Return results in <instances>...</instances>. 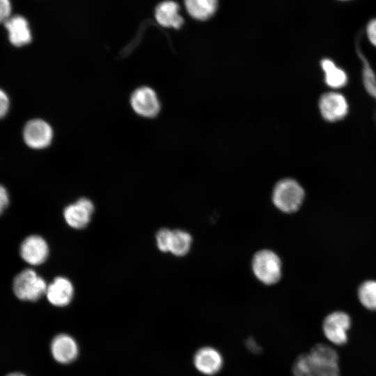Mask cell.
<instances>
[{
  "mask_svg": "<svg viewBox=\"0 0 376 376\" xmlns=\"http://www.w3.org/2000/svg\"><path fill=\"white\" fill-rule=\"evenodd\" d=\"M295 376H340L339 356L329 345L318 343L295 361Z\"/></svg>",
  "mask_w": 376,
  "mask_h": 376,
  "instance_id": "obj_1",
  "label": "cell"
},
{
  "mask_svg": "<svg viewBox=\"0 0 376 376\" xmlns=\"http://www.w3.org/2000/svg\"><path fill=\"white\" fill-rule=\"evenodd\" d=\"M304 190L296 180L286 178L275 185L272 192L274 205L285 213L297 211L304 198Z\"/></svg>",
  "mask_w": 376,
  "mask_h": 376,
  "instance_id": "obj_2",
  "label": "cell"
},
{
  "mask_svg": "<svg viewBox=\"0 0 376 376\" xmlns=\"http://www.w3.org/2000/svg\"><path fill=\"white\" fill-rule=\"evenodd\" d=\"M45 281L31 269L22 270L13 280V289L15 296L23 301H35L45 294Z\"/></svg>",
  "mask_w": 376,
  "mask_h": 376,
  "instance_id": "obj_3",
  "label": "cell"
},
{
  "mask_svg": "<svg viewBox=\"0 0 376 376\" xmlns=\"http://www.w3.org/2000/svg\"><path fill=\"white\" fill-rule=\"evenodd\" d=\"M252 269L257 279L266 285L277 283L281 277V262L274 251L263 249L252 260Z\"/></svg>",
  "mask_w": 376,
  "mask_h": 376,
  "instance_id": "obj_4",
  "label": "cell"
},
{
  "mask_svg": "<svg viewBox=\"0 0 376 376\" xmlns=\"http://www.w3.org/2000/svg\"><path fill=\"white\" fill-rule=\"evenodd\" d=\"M352 320L345 312L338 311L327 315L322 322V332L333 345L342 346L348 340Z\"/></svg>",
  "mask_w": 376,
  "mask_h": 376,
  "instance_id": "obj_5",
  "label": "cell"
},
{
  "mask_svg": "<svg viewBox=\"0 0 376 376\" xmlns=\"http://www.w3.org/2000/svg\"><path fill=\"white\" fill-rule=\"evenodd\" d=\"M318 105L322 117L330 123L343 120L349 112V104L346 97L336 91H329L322 95Z\"/></svg>",
  "mask_w": 376,
  "mask_h": 376,
  "instance_id": "obj_6",
  "label": "cell"
},
{
  "mask_svg": "<svg viewBox=\"0 0 376 376\" xmlns=\"http://www.w3.org/2000/svg\"><path fill=\"white\" fill-rule=\"evenodd\" d=\"M53 130L49 123L42 119H33L26 123L23 130L25 143L33 149H42L52 142Z\"/></svg>",
  "mask_w": 376,
  "mask_h": 376,
  "instance_id": "obj_7",
  "label": "cell"
},
{
  "mask_svg": "<svg viewBox=\"0 0 376 376\" xmlns=\"http://www.w3.org/2000/svg\"><path fill=\"white\" fill-rule=\"evenodd\" d=\"M130 104L138 115L145 118L156 116L160 110V103L155 91L148 86H141L132 94Z\"/></svg>",
  "mask_w": 376,
  "mask_h": 376,
  "instance_id": "obj_8",
  "label": "cell"
},
{
  "mask_svg": "<svg viewBox=\"0 0 376 376\" xmlns=\"http://www.w3.org/2000/svg\"><path fill=\"white\" fill-rule=\"evenodd\" d=\"M94 205L87 198H81L65 207L63 217L67 224L75 229L85 228L91 221Z\"/></svg>",
  "mask_w": 376,
  "mask_h": 376,
  "instance_id": "obj_9",
  "label": "cell"
},
{
  "mask_svg": "<svg viewBox=\"0 0 376 376\" xmlns=\"http://www.w3.org/2000/svg\"><path fill=\"white\" fill-rule=\"evenodd\" d=\"M22 258L32 265L42 264L49 255V246L41 236L33 235L26 237L19 248Z\"/></svg>",
  "mask_w": 376,
  "mask_h": 376,
  "instance_id": "obj_10",
  "label": "cell"
},
{
  "mask_svg": "<svg viewBox=\"0 0 376 376\" xmlns=\"http://www.w3.org/2000/svg\"><path fill=\"white\" fill-rule=\"evenodd\" d=\"M193 363L201 373L212 376L218 373L224 365L221 354L216 348L206 346L199 348L194 355Z\"/></svg>",
  "mask_w": 376,
  "mask_h": 376,
  "instance_id": "obj_11",
  "label": "cell"
},
{
  "mask_svg": "<svg viewBox=\"0 0 376 376\" xmlns=\"http://www.w3.org/2000/svg\"><path fill=\"white\" fill-rule=\"evenodd\" d=\"M50 351L55 361L61 364H68L77 359L79 354V347L75 338L71 336L60 334L52 339Z\"/></svg>",
  "mask_w": 376,
  "mask_h": 376,
  "instance_id": "obj_12",
  "label": "cell"
},
{
  "mask_svg": "<svg viewBox=\"0 0 376 376\" xmlns=\"http://www.w3.org/2000/svg\"><path fill=\"white\" fill-rule=\"evenodd\" d=\"M10 42L15 47L29 44L32 40L31 31L27 19L22 15H11L4 23Z\"/></svg>",
  "mask_w": 376,
  "mask_h": 376,
  "instance_id": "obj_13",
  "label": "cell"
},
{
  "mask_svg": "<svg viewBox=\"0 0 376 376\" xmlns=\"http://www.w3.org/2000/svg\"><path fill=\"white\" fill-rule=\"evenodd\" d=\"M45 295L51 304L57 307H63L72 301L74 288L68 279L58 276L47 285Z\"/></svg>",
  "mask_w": 376,
  "mask_h": 376,
  "instance_id": "obj_14",
  "label": "cell"
},
{
  "mask_svg": "<svg viewBox=\"0 0 376 376\" xmlns=\"http://www.w3.org/2000/svg\"><path fill=\"white\" fill-rule=\"evenodd\" d=\"M179 10L180 6L177 2L164 1L155 8L156 21L164 27L179 29L184 22L183 17L179 14Z\"/></svg>",
  "mask_w": 376,
  "mask_h": 376,
  "instance_id": "obj_15",
  "label": "cell"
},
{
  "mask_svg": "<svg viewBox=\"0 0 376 376\" xmlns=\"http://www.w3.org/2000/svg\"><path fill=\"white\" fill-rule=\"evenodd\" d=\"M320 66L324 72V82L329 87L338 89L347 85L348 82L347 72L338 66L332 59L323 58L320 62Z\"/></svg>",
  "mask_w": 376,
  "mask_h": 376,
  "instance_id": "obj_16",
  "label": "cell"
},
{
  "mask_svg": "<svg viewBox=\"0 0 376 376\" xmlns=\"http://www.w3.org/2000/svg\"><path fill=\"white\" fill-rule=\"evenodd\" d=\"M185 6L191 17L206 20L216 12L218 0H184Z\"/></svg>",
  "mask_w": 376,
  "mask_h": 376,
  "instance_id": "obj_17",
  "label": "cell"
},
{
  "mask_svg": "<svg viewBox=\"0 0 376 376\" xmlns=\"http://www.w3.org/2000/svg\"><path fill=\"white\" fill-rule=\"evenodd\" d=\"M192 237L189 233L182 230H171L169 252L176 256L186 255L191 247Z\"/></svg>",
  "mask_w": 376,
  "mask_h": 376,
  "instance_id": "obj_18",
  "label": "cell"
},
{
  "mask_svg": "<svg viewBox=\"0 0 376 376\" xmlns=\"http://www.w3.org/2000/svg\"><path fill=\"white\" fill-rule=\"evenodd\" d=\"M358 297L366 308L376 311V281L363 283L359 288Z\"/></svg>",
  "mask_w": 376,
  "mask_h": 376,
  "instance_id": "obj_19",
  "label": "cell"
},
{
  "mask_svg": "<svg viewBox=\"0 0 376 376\" xmlns=\"http://www.w3.org/2000/svg\"><path fill=\"white\" fill-rule=\"evenodd\" d=\"M362 61V78L367 93L376 100V75L366 58L359 52Z\"/></svg>",
  "mask_w": 376,
  "mask_h": 376,
  "instance_id": "obj_20",
  "label": "cell"
},
{
  "mask_svg": "<svg viewBox=\"0 0 376 376\" xmlns=\"http://www.w3.org/2000/svg\"><path fill=\"white\" fill-rule=\"evenodd\" d=\"M171 230L167 228L159 230L156 235L157 248L162 252H169Z\"/></svg>",
  "mask_w": 376,
  "mask_h": 376,
  "instance_id": "obj_21",
  "label": "cell"
},
{
  "mask_svg": "<svg viewBox=\"0 0 376 376\" xmlns=\"http://www.w3.org/2000/svg\"><path fill=\"white\" fill-rule=\"evenodd\" d=\"M10 0H0V23H4L12 15Z\"/></svg>",
  "mask_w": 376,
  "mask_h": 376,
  "instance_id": "obj_22",
  "label": "cell"
},
{
  "mask_svg": "<svg viewBox=\"0 0 376 376\" xmlns=\"http://www.w3.org/2000/svg\"><path fill=\"white\" fill-rule=\"evenodd\" d=\"M9 98L7 94L0 88V118L4 117L9 109Z\"/></svg>",
  "mask_w": 376,
  "mask_h": 376,
  "instance_id": "obj_23",
  "label": "cell"
},
{
  "mask_svg": "<svg viewBox=\"0 0 376 376\" xmlns=\"http://www.w3.org/2000/svg\"><path fill=\"white\" fill-rule=\"evenodd\" d=\"M366 34L370 42L376 47V19H373L367 25Z\"/></svg>",
  "mask_w": 376,
  "mask_h": 376,
  "instance_id": "obj_24",
  "label": "cell"
},
{
  "mask_svg": "<svg viewBox=\"0 0 376 376\" xmlns=\"http://www.w3.org/2000/svg\"><path fill=\"white\" fill-rule=\"evenodd\" d=\"M9 204V195L7 189L0 185V214Z\"/></svg>",
  "mask_w": 376,
  "mask_h": 376,
  "instance_id": "obj_25",
  "label": "cell"
},
{
  "mask_svg": "<svg viewBox=\"0 0 376 376\" xmlns=\"http://www.w3.org/2000/svg\"><path fill=\"white\" fill-rule=\"evenodd\" d=\"M245 345L246 348L253 354H259L262 350V347L258 343V342L252 337H249L246 341Z\"/></svg>",
  "mask_w": 376,
  "mask_h": 376,
  "instance_id": "obj_26",
  "label": "cell"
},
{
  "mask_svg": "<svg viewBox=\"0 0 376 376\" xmlns=\"http://www.w3.org/2000/svg\"><path fill=\"white\" fill-rule=\"evenodd\" d=\"M6 376H26V375L21 373L15 372V373H10Z\"/></svg>",
  "mask_w": 376,
  "mask_h": 376,
  "instance_id": "obj_27",
  "label": "cell"
},
{
  "mask_svg": "<svg viewBox=\"0 0 376 376\" xmlns=\"http://www.w3.org/2000/svg\"><path fill=\"white\" fill-rule=\"evenodd\" d=\"M341 1H347V0H341Z\"/></svg>",
  "mask_w": 376,
  "mask_h": 376,
  "instance_id": "obj_28",
  "label": "cell"
}]
</instances>
